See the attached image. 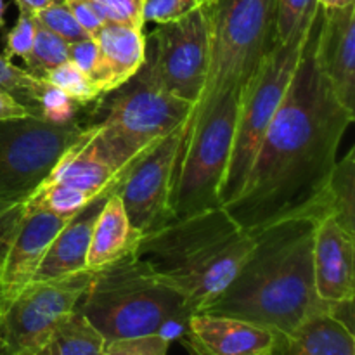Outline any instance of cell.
<instances>
[{
  "label": "cell",
  "mask_w": 355,
  "mask_h": 355,
  "mask_svg": "<svg viewBox=\"0 0 355 355\" xmlns=\"http://www.w3.org/2000/svg\"><path fill=\"white\" fill-rule=\"evenodd\" d=\"M184 132L186 121L162 139L155 148L134 159L127 166L118 187L116 193L128 220L141 234H148L173 218V177Z\"/></svg>",
  "instance_id": "7c38bea8"
},
{
  "label": "cell",
  "mask_w": 355,
  "mask_h": 355,
  "mask_svg": "<svg viewBox=\"0 0 355 355\" xmlns=\"http://www.w3.org/2000/svg\"><path fill=\"white\" fill-rule=\"evenodd\" d=\"M51 83L0 55V90L26 107L31 116L42 118V103Z\"/></svg>",
  "instance_id": "cb8c5ba5"
},
{
  "label": "cell",
  "mask_w": 355,
  "mask_h": 355,
  "mask_svg": "<svg viewBox=\"0 0 355 355\" xmlns=\"http://www.w3.org/2000/svg\"><path fill=\"white\" fill-rule=\"evenodd\" d=\"M331 215L347 232L355 236V149L336 159L328 184Z\"/></svg>",
  "instance_id": "603a6c76"
},
{
  "label": "cell",
  "mask_w": 355,
  "mask_h": 355,
  "mask_svg": "<svg viewBox=\"0 0 355 355\" xmlns=\"http://www.w3.org/2000/svg\"><path fill=\"white\" fill-rule=\"evenodd\" d=\"M141 232L132 227L118 193H111L99 211L90 236L85 267L97 270L135 250Z\"/></svg>",
  "instance_id": "ffe728a7"
},
{
  "label": "cell",
  "mask_w": 355,
  "mask_h": 355,
  "mask_svg": "<svg viewBox=\"0 0 355 355\" xmlns=\"http://www.w3.org/2000/svg\"><path fill=\"white\" fill-rule=\"evenodd\" d=\"M319 218L297 217L255 232V245L234 279L205 307L286 336L309 318L331 311L315 293L312 246Z\"/></svg>",
  "instance_id": "7a4b0ae2"
},
{
  "label": "cell",
  "mask_w": 355,
  "mask_h": 355,
  "mask_svg": "<svg viewBox=\"0 0 355 355\" xmlns=\"http://www.w3.org/2000/svg\"><path fill=\"white\" fill-rule=\"evenodd\" d=\"M71 218L33 210L0 225V312L30 286L49 245Z\"/></svg>",
  "instance_id": "4fadbf2b"
},
{
  "label": "cell",
  "mask_w": 355,
  "mask_h": 355,
  "mask_svg": "<svg viewBox=\"0 0 355 355\" xmlns=\"http://www.w3.org/2000/svg\"><path fill=\"white\" fill-rule=\"evenodd\" d=\"M211 2L144 35V62L135 76L196 106L210 66Z\"/></svg>",
  "instance_id": "30bf717a"
},
{
  "label": "cell",
  "mask_w": 355,
  "mask_h": 355,
  "mask_svg": "<svg viewBox=\"0 0 355 355\" xmlns=\"http://www.w3.org/2000/svg\"><path fill=\"white\" fill-rule=\"evenodd\" d=\"M24 116H31L26 107H23L17 101L0 90V120H16V118Z\"/></svg>",
  "instance_id": "e575fe53"
},
{
  "label": "cell",
  "mask_w": 355,
  "mask_h": 355,
  "mask_svg": "<svg viewBox=\"0 0 355 355\" xmlns=\"http://www.w3.org/2000/svg\"><path fill=\"white\" fill-rule=\"evenodd\" d=\"M97 64L92 82L101 96H110L130 82L144 62V31L106 23L96 35Z\"/></svg>",
  "instance_id": "e0dca14e"
},
{
  "label": "cell",
  "mask_w": 355,
  "mask_h": 355,
  "mask_svg": "<svg viewBox=\"0 0 355 355\" xmlns=\"http://www.w3.org/2000/svg\"><path fill=\"white\" fill-rule=\"evenodd\" d=\"M69 61V44L37 23L33 49L24 61L26 69L37 76H44L49 69Z\"/></svg>",
  "instance_id": "4316f807"
},
{
  "label": "cell",
  "mask_w": 355,
  "mask_h": 355,
  "mask_svg": "<svg viewBox=\"0 0 355 355\" xmlns=\"http://www.w3.org/2000/svg\"><path fill=\"white\" fill-rule=\"evenodd\" d=\"M113 191H106L101 196H97L92 203L87 205L83 210H80L64 227L59 231L54 241L49 245L37 272H35L33 283H42V281L58 279V277L68 276V274L85 270L87 252H89L90 236H92L94 224L106 203L107 196Z\"/></svg>",
  "instance_id": "d6986e66"
},
{
  "label": "cell",
  "mask_w": 355,
  "mask_h": 355,
  "mask_svg": "<svg viewBox=\"0 0 355 355\" xmlns=\"http://www.w3.org/2000/svg\"><path fill=\"white\" fill-rule=\"evenodd\" d=\"M276 0L211 2L210 66L203 92L187 121L222 96L245 94L274 44Z\"/></svg>",
  "instance_id": "5b68a950"
},
{
  "label": "cell",
  "mask_w": 355,
  "mask_h": 355,
  "mask_svg": "<svg viewBox=\"0 0 355 355\" xmlns=\"http://www.w3.org/2000/svg\"><path fill=\"white\" fill-rule=\"evenodd\" d=\"M35 21H37L40 26H44L45 30L52 31L58 37H61L62 40H66L68 44L73 42H80L89 38L90 35L83 30L78 24V21L75 19V16L71 14L69 7L66 6L64 0L61 2H55L52 6L45 7V9L38 10L33 14Z\"/></svg>",
  "instance_id": "83f0119b"
},
{
  "label": "cell",
  "mask_w": 355,
  "mask_h": 355,
  "mask_svg": "<svg viewBox=\"0 0 355 355\" xmlns=\"http://www.w3.org/2000/svg\"><path fill=\"white\" fill-rule=\"evenodd\" d=\"M318 2L321 9H345L355 3V0H318Z\"/></svg>",
  "instance_id": "8d00e7d4"
},
{
  "label": "cell",
  "mask_w": 355,
  "mask_h": 355,
  "mask_svg": "<svg viewBox=\"0 0 355 355\" xmlns=\"http://www.w3.org/2000/svg\"><path fill=\"white\" fill-rule=\"evenodd\" d=\"M97 123L80 139L78 142L66 149L61 158L51 170L44 182L62 184L73 189L85 191L90 194H101L107 189H118L123 180L127 168L118 172L110 159L97 146Z\"/></svg>",
  "instance_id": "ac0fdd59"
},
{
  "label": "cell",
  "mask_w": 355,
  "mask_h": 355,
  "mask_svg": "<svg viewBox=\"0 0 355 355\" xmlns=\"http://www.w3.org/2000/svg\"><path fill=\"white\" fill-rule=\"evenodd\" d=\"M284 336L227 315H191L180 342L191 355H276Z\"/></svg>",
  "instance_id": "9a60e30c"
},
{
  "label": "cell",
  "mask_w": 355,
  "mask_h": 355,
  "mask_svg": "<svg viewBox=\"0 0 355 355\" xmlns=\"http://www.w3.org/2000/svg\"><path fill=\"white\" fill-rule=\"evenodd\" d=\"M314 55L336 99L355 114V3L345 9H319Z\"/></svg>",
  "instance_id": "5bb4252c"
},
{
  "label": "cell",
  "mask_w": 355,
  "mask_h": 355,
  "mask_svg": "<svg viewBox=\"0 0 355 355\" xmlns=\"http://www.w3.org/2000/svg\"><path fill=\"white\" fill-rule=\"evenodd\" d=\"M106 340L87 321L85 315L75 309L69 312L49 336L38 355H104Z\"/></svg>",
  "instance_id": "7402d4cb"
},
{
  "label": "cell",
  "mask_w": 355,
  "mask_h": 355,
  "mask_svg": "<svg viewBox=\"0 0 355 355\" xmlns=\"http://www.w3.org/2000/svg\"><path fill=\"white\" fill-rule=\"evenodd\" d=\"M253 245L255 234L218 205L142 234L135 253L200 314L234 279Z\"/></svg>",
  "instance_id": "3957f363"
},
{
  "label": "cell",
  "mask_w": 355,
  "mask_h": 355,
  "mask_svg": "<svg viewBox=\"0 0 355 355\" xmlns=\"http://www.w3.org/2000/svg\"><path fill=\"white\" fill-rule=\"evenodd\" d=\"M42 78L82 106H92V104H101L104 101L92 80L71 61H66L49 69Z\"/></svg>",
  "instance_id": "484cf974"
},
{
  "label": "cell",
  "mask_w": 355,
  "mask_h": 355,
  "mask_svg": "<svg viewBox=\"0 0 355 355\" xmlns=\"http://www.w3.org/2000/svg\"><path fill=\"white\" fill-rule=\"evenodd\" d=\"M64 2L69 7L73 16H75V19L78 21L80 26L90 37H94L106 24V19L101 16V12L96 9V6L90 0H64Z\"/></svg>",
  "instance_id": "d6a6232c"
},
{
  "label": "cell",
  "mask_w": 355,
  "mask_h": 355,
  "mask_svg": "<svg viewBox=\"0 0 355 355\" xmlns=\"http://www.w3.org/2000/svg\"><path fill=\"white\" fill-rule=\"evenodd\" d=\"M319 9L318 0H276L274 42L291 44L305 40L314 28Z\"/></svg>",
  "instance_id": "d4e9b609"
},
{
  "label": "cell",
  "mask_w": 355,
  "mask_h": 355,
  "mask_svg": "<svg viewBox=\"0 0 355 355\" xmlns=\"http://www.w3.org/2000/svg\"><path fill=\"white\" fill-rule=\"evenodd\" d=\"M309 37L291 44L274 42L255 78L243 94L231 156L220 187V205L229 203L241 191L263 135L290 87Z\"/></svg>",
  "instance_id": "9c48e42d"
},
{
  "label": "cell",
  "mask_w": 355,
  "mask_h": 355,
  "mask_svg": "<svg viewBox=\"0 0 355 355\" xmlns=\"http://www.w3.org/2000/svg\"><path fill=\"white\" fill-rule=\"evenodd\" d=\"M92 277L78 270L24 288L0 312V355H38L55 326L76 309Z\"/></svg>",
  "instance_id": "8fae6325"
},
{
  "label": "cell",
  "mask_w": 355,
  "mask_h": 355,
  "mask_svg": "<svg viewBox=\"0 0 355 355\" xmlns=\"http://www.w3.org/2000/svg\"><path fill=\"white\" fill-rule=\"evenodd\" d=\"M315 26L318 17L241 191L222 205L253 234L288 218L331 214L328 184L355 114L340 104L319 71Z\"/></svg>",
  "instance_id": "6da1fadb"
},
{
  "label": "cell",
  "mask_w": 355,
  "mask_h": 355,
  "mask_svg": "<svg viewBox=\"0 0 355 355\" xmlns=\"http://www.w3.org/2000/svg\"><path fill=\"white\" fill-rule=\"evenodd\" d=\"M207 2L208 0H144L142 17H144V24L172 23V21L187 16Z\"/></svg>",
  "instance_id": "4dcf8cb0"
},
{
  "label": "cell",
  "mask_w": 355,
  "mask_h": 355,
  "mask_svg": "<svg viewBox=\"0 0 355 355\" xmlns=\"http://www.w3.org/2000/svg\"><path fill=\"white\" fill-rule=\"evenodd\" d=\"M19 7V10H26V12H38V10L45 9V7L52 6L55 2H61V0H14Z\"/></svg>",
  "instance_id": "d590c367"
},
{
  "label": "cell",
  "mask_w": 355,
  "mask_h": 355,
  "mask_svg": "<svg viewBox=\"0 0 355 355\" xmlns=\"http://www.w3.org/2000/svg\"><path fill=\"white\" fill-rule=\"evenodd\" d=\"M94 123L58 125L37 116L0 120V225L51 173L62 153Z\"/></svg>",
  "instance_id": "ba28073f"
},
{
  "label": "cell",
  "mask_w": 355,
  "mask_h": 355,
  "mask_svg": "<svg viewBox=\"0 0 355 355\" xmlns=\"http://www.w3.org/2000/svg\"><path fill=\"white\" fill-rule=\"evenodd\" d=\"M35 33H37V21H35V16L31 12H26V10H19L16 24L6 35L3 55L7 59L21 58L23 61H26L30 58L31 49H33Z\"/></svg>",
  "instance_id": "f546056e"
},
{
  "label": "cell",
  "mask_w": 355,
  "mask_h": 355,
  "mask_svg": "<svg viewBox=\"0 0 355 355\" xmlns=\"http://www.w3.org/2000/svg\"><path fill=\"white\" fill-rule=\"evenodd\" d=\"M99 10L106 23L123 24V26L144 30V0H90Z\"/></svg>",
  "instance_id": "f1b7e54d"
},
{
  "label": "cell",
  "mask_w": 355,
  "mask_h": 355,
  "mask_svg": "<svg viewBox=\"0 0 355 355\" xmlns=\"http://www.w3.org/2000/svg\"><path fill=\"white\" fill-rule=\"evenodd\" d=\"M69 61L78 66L90 80L97 64V44L92 37L69 44Z\"/></svg>",
  "instance_id": "836d02e7"
},
{
  "label": "cell",
  "mask_w": 355,
  "mask_h": 355,
  "mask_svg": "<svg viewBox=\"0 0 355 355\" xmlns=\"http://www.w3.org/2000/svg\"><path fill=\"white\" fill-rule=\"evenodd\" d=\"M170 342L159 335L106 343V355H168Z\"/></svg>",
  "instance_id": "1f68e13d"
},
{
  "label": "cell",
  "mask_w": 355,
  "mask_h": 355,
  "mask_svg": "<svg viewBox=\"0 0 355 355\" xmlns=\"http://www.w3.org/2000/svg\"><path fill=\"white\" fill-rule=\"evenodd\" d=\"M355 236L347 232L331 214L315 224L312 266L315 293L324 304L354 302Z\"/></svg>",
  "instance_id": "2e32d148"
},
{
  "label": "cell",
  "mask_w": 355,
  "mask_h": 355,
  "mask_svg": "<svg viewBox=\"0 0 355 355\" xmlns=\"http://www.w3.org/2000/svg\"><path fill=\"white\" fill-rule=\"evenodd\" d=\"M107 113L94 139L111 165L121 172L187 121L194 104L134 76L113 90Z\"/></svg>",
  "instance_id": "52a82bcc"
},
{
  "label": "cell",
  "mask_w": 355,
  "mask_h": 355,
  "mask_svg": "<svg viewBox=\"0 0 355 355\" xmlns=\"http://www.w3.org/2000/svg\"><path fill=\"white\" fill-rule=\"evenodd\" d=\"M104 355H106V354H104Z\"/></svg>",
  "instance_id": "f35d334b"
},
{
  "label": "cell",
  "mask_w": 355,
  "mask_h": 355,
  "mask_svg": "<svg viewBox=\"0 0 355 355\" xmlns=\"http://www.w3.org/2000/svg\"><path fill=\"white\" fill-rule=\"evenodd\" d=\"M241 94L231 92L186 121L172 191L173 218L220 205Z\"/></svg>",
  "instance_id": "8992f818"
},
{
  "label": "cell",
  "mask_w": 355,
  "mask_h": 355,
  "mask_svg": "<svg viewBox=\"0 0 355 355\" xmlns=\"http://www.w3.org/2000/svg\"><path fill=\"white\" fill-rule=\"evenodd\" d=\"M276 355H355L354 329L331 311L321 312L284 336Z\"/></svg>",
  "instance_id": "44dd1931"
},
{
  "label": "cell",
  "mask_w": 355,
  "mask_h": 355,
  "mask_svg": "<svg viewBox=\"0 0 355 355\" xmlns=\"http://www.w3.org/2000/svg\"><path fill=\"white\" fill-rule=\"evenodd\" d=\"M3 10H6V3H3V0H0V28H3V24H6V21H3Z\"/></svg>",
  "instance_id": "74e56055"
},
{
  "label": "cell",
  "mask_w": 355,
  "mask_h": 355,
  "mask_svg": "<svg viewBox=\"0 0 355 355\" xmlns=\"http://www.w3.org/2000/svg\"><path fill=\"white\" fill-rule=\"evenodd\" d=\"M76 309L106 343L149 335L172 343L182 338L193 315L186 300L159 279L135 250L92 270Z\"/></svg>",
  "instance_id": "277c9868"
}]
</instances>
